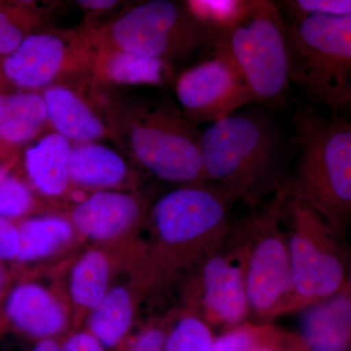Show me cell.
I'll return each mask as SVG.
<instances>
[{"mask_svg":"<svg viewBox=\"0 0 351 351\" xmlns=\"http://www.w3.org/2000/svg\"><path fill=\"white\" fill-rule=\"evenodd\" d=\"M134 299L124 286L110 288L88 319V332L106 350L117 348L123 341L133 322Z\"/></svg>","mask_w":351,"mask_h":351,"instance_id":"44dd1931","label":"cell"},{"mask_svg":"<svg viewBox=\"0 0 351 351\" xmlns=\"http://www.w3.org/2000/svg\"><path fill=\"white\" fill-rule=\"evenodd\" d=\"M248 244L245 216L234 221L225 239L195 267L193 311L211 327L230 329L251 318L246 287Z\"/></svg>","mask_w":351,"mask_h":351,"instance_id":"30bf717a","label":"cell"},{"mask_svg":"<svg viewBox=\"0 0 351 351\" xmlns=\"http://www.w3.org/2000/svg\"><path fill=\"white\" fill-rule=\"evenodd\" d=\"M6 274L4 271V269L0 267V295L3 292L4 288H5L6 285Z\"/></svg>","mask_w":351,"mask_h":351,"instance_id":"d590c367","label":"cell"},{"mask_svg":"<svg viewBox=\"0 0 351 351\" xmlns=\"http://www.w3.org/2000/svg\"><path fill=\"white\" fill-rule=\"evenodd\" d=\"M348 108H350V110H351V99H350V104H348Z\"/></svg>","mask_w":351,"mask_h":351,"instance_id":"74e56055","label":"cell"},{"mask_svg":"<svg viewBox=\"0 0 351 351\" xmlns=\"http://www.w3.org/2000/svg\"><path fill=\"white\" fill-rule=\"evenodd\" d=\"M175 93L181 110L191 123H214L253 103L241 76L219 54L179 75Z\"/></svg>","mask_w":351,"mask_h":351,"instance_id":"7c38bea8","label":"cell"},{"mask_svg":"<svg viewBox=\"0 0 351 351\" xmlns=\"http://www.w3.org/2000/svg\"><path fill=\"white\" fill-rule=\"evenodd\" d=\"M252 0H219V1H189V12L205 25L215 38L234 27L250 9Z\"/></svg>","mask_w":351,"mask_h":351,"instance_id":"d4e9b609","label":"cell"},{"mask_svg":"<svg viewBox=\"0 0 351 351\" xmlns=\"http://www.w3.org/2000/svg\"><path fill=\"white\" fill-rule=\"evenodd\" d=\"M32 351H62L61 346L54 339H39Z\"/></svg>","mask_w":351,"mask_h":351,"instance_id":"e575fe53","label":"cell"},{"mask_svg":"<svg viewBox=\"0 0 351 351\" xmlns=\"http://www.w3.org/2000/svg\"><path fill=\"white\" fill-rule=\"evenodd\" d=\"M292 82L332 110L351 99V15H308L287 23Z\"/></svg>","mask_w":351,"mask_h":351,"instance_id":"52a82bcc","label":"cell"},{"mask_svg":"<svg viewBox=\"0 0 351 351\" xmlns=\"http://www.w3.org/2000/svg\"><path fill=\"white\" fill-rule=\"evenodd\" d=\"M234 203L209 182L178 186L158 198L151 210L154 276L195 269L232 230Z\"/></svg>","mask_w":351,"mask_h":351,"instance_id":"3957f363","label":"cell"},{"mask_svg":"<svg viewBox=\"0 0 351 351\" xmlns=\"http://www.w3.org/2000/svg\"><path fill=\"white\" fill-rule=\"evenodd\" d=\"M283 188L247 215L249 244L246 287L251 318L278 317L291 290L287 233L282 219Z\"/></svg>","mask_w":351,"mask_h":351,"instance_id":"9c48e42d","label":"cell"},{"mask_svg":"<svg viewBox=\"0 0 351 351\" xmlns=\"http://www.w3.org/2000/svg\"><path fill=\"white\" fill-rule=\"evenodd\" d=\"M115 0H78L77 4L92 11H107L119 5Z\"/></svg>","mask_w":351,"mask_h":351,"instance_id":"836d02e7","label":"cell"},{"mask_svg":"<svg viewBox=\"0 0 351 351\" xmlns=\"http://www.w3.org/2000/svg\"><path fill=\"white\" fill-rule=\"evenodd\" d=\"M48 121L56 133L75 144L96 142L112 136L106 121L91 103L68 85H54L43 93Z\"/></svg>","mask_w":351,"mask_h":351,"instance_id":"5bb4252c","label":"cell"},{"mask_svg":"<svg viewBox=\"0 0 351 351\" xmlns=\"http://www.w3.org/2000/svg\"><path fill=\"white\" fill-rule=\"evenodd\" d=\"M19 253L16 261L43 260L56 253L73 239L75 228L69 219L45 216L23 221L19 226Z\"/></svg>","mask_w":351,"mask_h":351,"instance_id":"7402d4cb","label":"cell"},{"mask_svg":"<svg viewBox=\"0 0 351 351\" xmlns=\"http://www.w3.org/2000/svg\"><path fill=\"white\" fill-rule=\"evenodd\" d=\"M300 338L308 351H346L351 348V289L302 311Z\"/></svg>","mask_w":351,"mask_h":351,"instance_id":"2e32d148","label":"cell"},{"mask_svg":"<svg viewBox=\"0 0 351 351\" xmlns=\"http://www.w3.org/2000/svg\"><path fill=\"white\" fill-rule=\"evenodd\" d=\"M92 68L93 51L86 36L64 31L27 36L3 62L7 77L25 89L61 85L62 80Z\"/></svg>","mask_w":351,"mask_h":351,"instance_id":"8fae6325","label":"cell"},{"mask_svg":"<svg viewBox=\"0 0 351 351\" xmlns=\"http://www.w3.org/2000/svg\"><path fill=\"white\" fill-rule=\"evenodd\" d=\"M24 39L22 29L11 22L6 13L0 11V54H11Z\"/></svg>","mask_w":351,"mask_h":351,"instance_id":"4dcf8cb0","label":"cell"},{"mask_svg":"<svg viewBox=\"0 0 351 351\" xmlns=\"http://www.w3.org/2000/svg\"><path fill=\"white\" fill-rule=\"evenodd\" d=\"M32 205V193L24 182L0 168V217L17 218L29 212Z\"/></svg>","mask_w":351,"mask_h":351,"instance_id":"484cf974","label":"cell"},{"mask_svg":"<svg viewBox=\"0 0 351 351\" xmlns=\"http://www.w3.org/2000/svg\"><path fill=\"white\" fill-rule=\"evenodd\" d=\"M297 161L283 186L339 237L351 221V120L302 108L293 117Z\"/></svg>","mask_w":351,"mask_h":351,"instance_id":"7a4b0ae2","label":"cell"},{"mask_svg":"<svg viewBox=\"0 0 351 351\" xmlns=\"http://www.w3.org/2000/svg\"><path fill=\"white\" fill-rule=\"evenodd\" d=\"M215 54L234 66L254 101L280 107L292 83L287 23L276 2L252 0L234 27L215 38Z\"/></svg>","mask_w":351,"mask_h":351,"instance_id":"5b68a950","label":"cell"},{"mask_svg":"<svg viewBox=\"0 0 351 351\" xmlns=\"http://www.w3.org/2000/svg\"><path fill=\"white\" fill-rule=\"evenodd\" d=\"M142 212V201L137 196L106 189L94 191L78 202L71 211V221L87 239L106 241L127 232Z\"/></svg>","mask_w":351,"mask_h":351,"instance_id":"4fadbf2b","label":"cell"},{"mask_svg":"<svg viewBox=\"0 0 351 351\" xmlns=\"http://www.w3.org/2000/svg\"><path fill=\"white\" fill-rule=\"evenodd\" d=\"M62 351H106L98 339L89 332L71 334L61 346Z\"/></svg>","mask_w":351,"mask_h":351,"instance_id":"d6a6232c","label":"cell"},{"mask_svg":"<svg viewBox=\"0 0 351 351\" xmlns=\"http://www.w3.org/2000/svg\"><path fill=\"white\" fill-rule=\"evenodd\" d=\"M346 287L351 289V256H350V271H348V283H346Z\"/></svg>","mask_w":351,"mask_h":351,"instance_id":"8d00e7d4","label":"cell"},{"mask_svg":"<svg viewBox=\"0 0 351 351\" xmlns=\"http://www.w3.org/2000/svg\"><path fill=\"white\" fill-rule=\"evenodd\" d=\"M91 46V45H90ZM92 73L100 80L124 85L162 84L169 66L162 60L108 47H93Z\"/></svg>","mask_w":351,"mask_h":351,"instance_id":"d6986e66","label":"cell"},{"mask_svg":"<svg viewBox=\"0 0 351 351\" xmlns=\"http://www.w3.org/2000/svg\"><path fill=\"white\" fill-rule=\"evenodd\" d=\"M267 323L258 324L249 321L225 330L214 338L209 351H248L262 338Z\"/></svg>","mask_w":351,"mask_h":351,"instance_id":"4316f807","label":"cell"},{"mask_svg":"<svg viewBox=\"0 0 351 351\" xmlns=\"http://www.w3.org/2000/svg\"><path fill=\"white\" fill-rule=\"evenodd\" d=\"M278 5L292 19L308 15H351V0H289Z\"/></svg>","mask_w":351,"mask_h":351,"instance_id":"83f0119b","label":"cell"},{"mask_svg":"<svg viewBox=\"0 0 351 351\" xmlns=\"http://www.w3.org/2000/svg\"><path fill=\"white\" fill-rule=\"evenodd\" d=\"M112 136L144 169L179 186L207 182L201 132L168 101H141L119 110L110 121Z\"/></svg>","mask_w":351,"mask_h":351,"instance_id":"277c9868","label":"cell"},{"mask_svg":"<svg viewBox=\"0 0 351 351\" xmlns=\"http://www.w3.org/2000/svg\"><path fill=\"white\" fill-rule=\"evenodd\" d=\"M291 290L279 316L302 313L343 290L348 283L350 256L341 239L319 215L295 198L284 200Z\"/></svg>","mask_w":351,"mask_h":351,"instance_id":"8992f818","label":"cell"},{"mask_svg":"<svg viewBox=\"0 0 351 351\" xmlns=\"http://www.w3.org/2000/svg\"><path fill=\"white\" fill-rule=\"evenodd\" d=\"M19 253V230L8 219L0 217V261L16 260Z\"/></svg>","mask_w":351,"mask_h":351,"instance_id":"f546056e","label":"cell"},{"mask_svg":"<svg viewBox=\"0 0 351 351\" xmlns=\"http://www.w3.org/2000/svg\"><path fill=\"white\" fill-rule=\"evenodd\" d=\"M167 332L152 326L140 332L132 341L128 351H163Z\"/></svg>","mask_w":351,"mask_h":351,"instance_id":"1f68e13d","label":"cell"},{"mask_svg":"<svg viewBox=\"0 0 351 351\" xmlns=\"http://www.w3.org/2000/svg\"><path fill=\"white\" fill-rule=\"evenodd\" d=\"M69 180L75 186L95 191L120 186L129 175L123 157L97 142L71 145Z\"/></svg>","mask_w":351,"mask_h":351,"instance_id":"e0dca14e","label":"cell"},{"mask_svg":"<svg viewBox=\"0 0 351 351\" xmlns=\"http://www.w3.org/2000/svg\"><path fill=\"white\" fill-rule=\"evenodd\" d=\"M212 327L195 311L182 314L167 332L163 351H209Z\"/></svg>","mask_w":351,"mask_h":351,"instance_id":"cb8c5ba5","label":"cell"},{"mask_svg":"<svg viewBox=\"0 0 351 351\" xmlns=\"http://www.w3.org/2000/svg\"><path fill=\"white\" fill-rule=\"evenodd\" d=\"M110 263L103 251H87L69 277V295L78 309L91 313L110 290Z\"/></svg>","mask_w":351,"mask_h":351,"instance_id":"603a6c76","label":"cell"},{"mask_svg":"<svg viewBox=\"0 0 351 351\" xmlns=\"http://www.w3.org/2000/svg\"><path fill=\"white\" fill-rule=\"evenodd\" d=\"M71 145L56 132L47 134L27 149L25 165L27 175L39 193L49 197L63 195L68 191L69 162Z\"/></svg>","mask_w":351,"mask_h":351,"instance_id":"ac0fdd59","label":"cell"},{"mask_svg":"<svg viewBox=\"0 0 351 351\" xmlns=\"http://www.w3.org/2000/svg\"><path fill=\"white\" fill-rule=\"evenodd\" d=\"M294 149L263 108H243L201 132L207 182L253 210L285 186Z\"/></svg>","mask_w":351,"mask_h":351,"instance_id":"6da1fadb","label":"cell"},{"mask_svg":"<svg viewBox=\"0 0 351 351\" xmlns=\"http://www.w3.org/2000/svg\"><path fill=\"white\" fill-rule=\"evenodd\" d=\"M299 343L300 337L299 339L289 338L276 328L267 325L262 338L248 351H293Z\"/></svg>","mask_w":351,"mask_h":351,"instance_id":"f1b7e54d","label":"cell"},{"mask_svg":"<svg viewBox=\"0 0 351 351\" xmlns=\"http://www.w3.org/2000/svg\"><path fill=\"white\" fill-rule=\"evenodd\" d=\"M48 121L43 95L25 92L0 96V138L21 144L38 135Z\"/></svg>","mask_w":351,"mask_h":351,"instance_id":"ffe728a7","label":"cell"},{"mask_svg":"<svg viewBox=\"0 0 351 351\" xmlns=\"http://www.w3.org/2000/svg\"><path fill=\"white\" fill-rule=\"evenodd\" d=\"M4 311L18 330L38 339H53L68 324V313L61 302L36 283H22L13 288Z\"/></svg>","mask_w":351,"mask_h":351,"instance_id":"9a60e30c","label":"cell"},{"mask_svg":"<svg viewBox=\"0 0 351 351\" xmlns=\"http://www.w3.org/2000/svg\"><path fill=\"white\" fill-rule=\"evenodd\" d=\"M93 47H108L169 62L215 39L186 4L152 0L134 6L97 34Z\"/></svg>","mask_w":351,"mask_h":351,"instance_id":"ba28073f","label":"cell"}]
</instances>
